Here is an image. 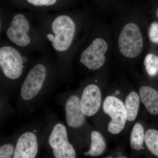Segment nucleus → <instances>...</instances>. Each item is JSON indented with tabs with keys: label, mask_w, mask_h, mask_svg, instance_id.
Wrapping results in <instances>:
<instances>
[{
	"label": "nucleus",
	"mask_w": 158,
	"mask_h": 158,
	"mask_svg": "<svg viewBox=\"0 0 158 158\" xmlns=\"http://www.w3.org/2000/svg\"><path fill=\"white\" fill-rule=\"evenodd\" d=\"M65 122L67 126L73 129H78L84 126L86 116L82 112L80 97L73 94L68 97L64 103Z\"/></svg>",
	"instance_id": "obj_11"
},
{
	"label": "nucleus",
	"mask_w": 158,
	"mask_h": 158,
	"mask_svg": "<svg viewBox=\"0 0 158 158\" xmlns=\"http://www.w3.org/2000/svg\"><path fill=\"white\" fill-rule=\"evenodd\" d=\"M91 143L88 152L85 155L97 157L102 155L106 149V143L101 134L97 131H93L90 135Z\"/></svg>",
	"instance_id": "obj_13"
},
{
	"label": "nucleus",
	"mask_w": 158,
	"mask_h": 158,
	"mask_svg": "<svg viewBox=\"0 0 158 158\" xmlns=\"http://www.w3.org/2000/svg\"><path fill=\"white\" fill-rule=\"evenodd\" d=\"M121 53L128 58L137 57L143 48V39L140 29L134 23H129L122 30L118 39Z\"/></svg>",
	"instance_id": "obj_7"
},
{
	"label": "nucleus",
	"mask_w": 158,
	"mask_h": 158,
	"mask_svg": "<svg viewBox=\"0 0 158 158\" xmlns=\"http://www.w3.org/2000/svg\"><path fill=\"white\" fill-rule=\"evenodd\" d=\"M156 15L157 17L158 18V8L157 9L156 11Z\"/></svg>",
	"instance_id": "obj_22"
},
{
	"label": "nucleus",
	"mask_w": 158,
	"mask_h": 158,
	"mask_svg": "<svg viewBox=\"0 0 158 158\" xmlns=\"http://www.w3.org/2000/svg\"><path fill=\"white\" fill-rule=\"evenodd\" d=\"M33 14L37 28L65 78L68 70L69 55L76 36V22L70 15L60 11L52 14Z\"/></svg>",
	"instance_id": "obj_2"
},
{
	"label": "nucleus",
	"mask_w": 158,
	"mask_h": 158,
	"mask_svg": "<svg viewBox=\"0 0 158 158\" xmlns=\"http://www.w3.org/2000/svg\"><path fill=\"white\" fill-rule=\"evenodd\" d=\"M149 37L150 40L154 43L158 44V23L154 22L152 23L149 30Z\"/></svg>",
	"instance_id": "obj_20"
},
{
	"label": "nucleus",
	"mask_w": 158,
	"mask_h": 158,
	"mask_svg": "<svg viewBox=\"0 0 158 158\" xmlns=\"http://www.w3.org/2000/svg\"><path fill=\"white\" fill-rule=\"evenodd\" d=\"M141 102L150 114H158V91L148 86H142L139 90Z\"/></svg>",
	"instance_id": "obj_12"
},
{
	"label": "nucleus",
	"mask_w": 158,
	"mask_h": 158,
	"mask_svg": "<svg viewBox=\"0 0 158 158\" xmlns=\"http://www.w3.org/2000/svg\"><path fill=\"white\" fill-rule=\"evenodd\" d=\"M6 34L13 45L27 52H50L37 28L33 13L23 11L13 14Z\"/></svg>",
	"instance_id": "obj_3"
},
{
	"label": "nucleus",
	"mask_w": 158,
	"mask_h": 158,
	"mask_svg": "<svg viewBox=\"0 0 158 158\" xmlns=\"http://www.w3.org/2000/svg\"><path fill=\"white\" fill-rule=\"evenodd\" d=\"M64 78L50 52L34 60L20 86V104L23 112L33 113L40 107Z\"/></svg>",
	"instance_id": "obj_1"
},
{
	"label": "nucleus",
	"mask_w": 158,
	"mask_h": 158,
	"mask_svg": "<svg viewBox=\"0 0 158 158\" xmlns=\"http://www.w3.org/2000/svg\"><path fill=\"white\" fill-rule=\"evenodd\" d=\"M1 29H2V22H1V18H0V32H1Z\"/></svg>",
	"instance_id": "obj_21"
},
{
	"label": "nucleus",
	"mask_w": 158,
	"mask_h": 158,
	"mask_svg": "<svg viewBox=\"0 0 158 158\" xmlns=\"http://www.w3.org/2000/svg\"><path fill=\"white\" fill-rule=\"evenodd\" d=\"M41 146L55 158H75L77 152L69 142L65 125L55 117L48 116L44 124Z\"/></svg>",
	"instance_id": "obj_4"
},
{
	"label": "nucleus",
	"mask_w": 158,
	"mask_h": 158,
	"mask_svg": "<svg viewBox=\"0 0 158 158\" xmlns=\"http://www.w3.org/2000/svg\"><path fill=\"white\" fill-rule=\"evenodd\" d=\"M30 53L13 45L0 47V70L7 80L20 86L34 59Z\"/></svg>",
	"instance_id": "obj_5"
},
{
	"label": "nucleus",
	"mask_w": 158,
	"mask_h": 158,
	"mask_svg": "<svg viewBox=\"0 0 158 158\" xmlns=\"http://www.w3.org/2000/svg\"><path fill=\"white\" fill-rule=\"evenodd\" d=\"M103 110L111 119L108 124V131L113 135L119 134L124 129L127 121L124 103L116 97L108 96L104 101Z\"/></svg>",
	"instance_id": "obj_8"
},
{
	"label": "nucleus",
	"mask_w": 158,
	"mask_h": 158,
	"mask_svg": "<svg viewBox=\"0 0 158 158\" xmlns=\"http://www.w3.org/2000/svg\"><path fill=\"white\" fill-rule=\"evenodd\" d=\"M15 145L7 143L0 146V158H13Z\"/></svg>",
	"instance_id": "obj_19"
},
{
	"label": "nucleus",
	"mask_w": 158,
	"mask_h": 158,
	"mask_svg": "<svg viewBox=\"0 0 158 158\" xmlns=\"http://www.w3.org/2000/svg\"><path fill=\"white\" fill-rule=\"evenodd\" d=\"M108 48L107 43L104 40L96 38L82 51L79 61L88 69L97 70L105 64V54Z\"/></svg>",
	"instance_id": "obj_9"
},
{
	"label": "nucleus",
	"mask_w": 158,
	"mask_h": 158,
	"mask_svg": "<svg viewBox=\"0 0 158 158\" xmlns=\"http://www.w3.org/2000/svg\"><path fill=\"white\" fill-rule=\"evenodd\" d=\"M59 0H25L27 8L34 13H48V11L56 7Z\"/></svg>",
	"instance_id": "obj_15"
},
{
	"label": "nucleus",
	"mask_w": 158,
	"mask_h": 158,
	"mask_svg": "<svg viewBox=\"0 0 158 158\" xmlns=\"http://www.w3.org/2000/svg\"><path fill=\"white\" fill-rule=\"evenodd\" d=\"M140 104V96L138 94L132 91L128 94L124 104L128 121H134L137 118Z\"/></svg>",
	"instance_id": "obj_14"
},
{
	"label": "nucleus",
	"mask_w": 158,
	"mask_h": 158,
	"mask_svg": "<svg viewBox=\"0 0 158 158\" xmlns=\"http://www.w3.org/2000/svg\"><path fill=\"white\" fill-rule=\"evenodd\" d=\"M44 125H32L23 130L15 145L13 158H35L41 146Z\"/></svg>",
	"instance_id": "obj_6"
},
{
	"label": "nucleus",
	"mask_w": 158,
	"mask_h": 158,
	"mask_svg": "<svg viewBox=\"0 0 158 158\" xmlns=\"http://www.w3.org/2000/svg\"><path fill=\"white\" fill-rule=\"evenodd\" d=\"M101 90L98 85L90 84L84 88L80 97V105L86 117H91L98 112L102 105Z\"/></svg>",
	"instance_id": "obj_10"
},
{
	"label": "nucleus",
	"mask_w": 158,
	"mask_h": 158,
	"mask_svg": "<svg viewBox=\"0 0 158 158\" xmlns=\"http://www.w3.org/2000/svg\"><path fill=\"white\" fill-rule=\"evenodd\" d=\"M144 129L140 123H136L133 127L130 136V144L133 149L140 151L143 148L144 141Z\"/></svg>",
	"instance_id": "obj_16"
},
{
	"label": "nucleus",
	"mask_w": 158,
	"mask_h": 158,
	"mask_svg": "<svg viewBox=\"0 0 158 158\" xmlns=\"http://www.w3.org/2000/svg\"><path fill=\"white\" fill-rule=\"evenodd\" d=\"M144 141L150 152L158 157V131L153 129L148 130L145 134Z\"/></svg>",
	"instance_id": "obj_17"
},
{
	"label": "nucleus",
	"mask_w": 158,
	"mask_h": 158,
	"mask_svg": "<svg viewBox=\"0 0 158 158\" xmlns=\"http://www.w3.org/2000/svg\"><path fill=\"white\" fill-rule=\"evenodd\" d=\"M144 64L150 76H155L158 72V56L153 54H148L144 59Z\"/></svg>",
	"instance_id": "obj_18"
}]
</instances>
